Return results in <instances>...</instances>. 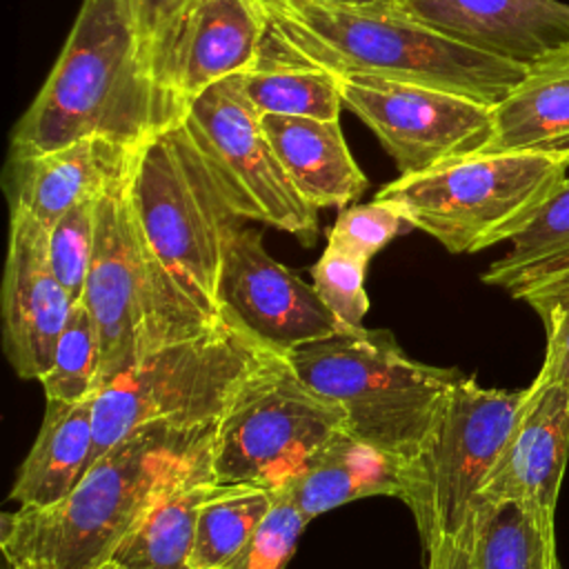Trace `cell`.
<instances>
[{"mask_svg": "<svg viewBox=\"0 0 569 569\" xmlns=\"http://www.w3.org/2000/svg\"><path fill=\"white\" fill-rule=\"evenodd\" d=\"M240 84L260 116L340 120L345 109L340 80L325 69L256 64L240 73Z\"/></svg>", "mask_w": 569, "mask_h": 569, "instance_id": "obj_27", "label": "cell"}, {"mask_svg": "<svg viewBox=\"0 0 569 569\" xmlns=\"http://www.w3.org/2000/svg\"><path fill=\"white\" fill-rule=\"evenodd\" d=\"M216 485L209 445L153 498L111 560L127 569H189L198 513Z\"/></svg>", "mask_w": 569, "mask_h": 569, "instance_id": "obj_22", "label": "cell"}, {"mask_svg": "<svg viewBox=\"0 0 569 569\" xmlns=\"http://www.w3.org/2000/svg\"><path fill=\"white\" fill-rule=\"evenodd\" d=\"M540 153L569 164V47L531 64L493 107V133L482 153Z\"/></svg>", "mask_w": 569, "mask_h": 569, "instance_id": "obj_21", "label": "cell"}, {"mask_svg": "<svg viewBox=\"0 0 569 569\" xmlns=\"http://www.w3.org/2000/svg\"><path fill=\"white\" fill-rule=\"evenodd\" d=\"M293 371L345 413L347 433L407 460L458 369L409 358L385 329L336 333L287 353Z\"/></svg>", "mask_w": 569, "mask_h": 569, "instance_id": "obj_6", "label": "cell"}, {"mask_svg": "<svg viewBox=\"0 0 569 569\" xmlns=\"http://www.w3.org/2000/svg\"><path fill=\"white\" fill-rule=\"evenodd\" d=\"M73 305L76 300L51 269L47 227L31 213L13 209L0 316L2 347L20 378L40 380L47 373Z\"/></svg>", "mask_w": 569, "mask_h": 569, "instance_id": "obj_14", "label": "cell"}, {"mask_svg": "<svg viewBox=\"0 0 569 569\" xmlns=\"http://www.w3.org/2000/svg\"><path fill=\"white\" fill-rule=\"evenodd\" d=\"M7 569H31V567H22V565H7Z\"/></svg>", "mask_w": 569, "mask_h": 569, "instance_id": "obj_37", "label": "cell"}, {"mask_svg": "<svg viewBox=\"0 0 569 569\" xmlns=\"http://www.w3.org/2000/svg\"><path fill=\"white\" fill-rule=\"evenodd\" d=\"M229 318L144 353L93 396V460L138 427H213L244 382L271 358Z\"/></svg>", "mask_w": 569, "mask_h": 569, "instance_id": "obj_5", "label": "cell"}, {"mask_svg": "<svg viewBox=\"0 0 569 569\" xmlns=\"http://www.w3.org/2000/svg\"><path fill=\"white\" fill-rule=\"evenodd\" d=\"M216 300L220 316L282 356L300 345L349 331L313 284L278 262L267 251L262 233L244 224L224 242Z\"/></svg>", "mask_w": 569, "mask_h": 569, "instance_id": "obj_13", "label": "cell"}, {"mask_svg": "<svg viewBox=\"0 0 569 569\" xmlns=\"http://www.w3.org/2000/svg\"><path fill=\"white\" fill-rule=\"evenodd\" d=\"M93 465V398L47 400L40 431L18 467L9 500L44 509L60 502Z\"/></svg>", "mask_w": 569, "mask_h": 569, "instance_id": "obj_23", "label": "cell"}, {"mask_svg": "<svg viewBox=\"0 0 569 569\" xmlns=\"http://www.w3.org/2000/svg\"><path fill=\"white\" fill-rule=\"evenodd\" d=\"M262 127L293 187L318 211L345 209L369 187L340 120L269 113L262 116Z\"/></svg>", "mask_w": 569, "mask_h": 569, "instance_id": "obj_20", "label": "cell"}, {"mask_svg": "<svg viewBox=\"0 0 569 569\" xmlns=\"http://www.w3.org/2000/svg\"><path fill=\"white\" fill-rule=\"evenodd\" d=\"M367 264L369 262L327 244L311 267L313 289L349 331L362 329V318L369 311V296L365 291Z\"/></svg>", "mask_w": 569, "mask_h": 569, "instance_id": "obj_32", "label": "cell"}, {"mask_svg": "<svg viewBox=\"0 0 569 569\" xmlns=\"http://www.w3.org/2000/svg\"><path fill=\"white\" fill-rule=\"evenodd\" d=\"M216 427V425H213ZM213 427L151 422L107 449L60 502L0 516L4 565L98 569L153 498L211 445Z\"/></svg>", "mask_w": 569, "mask_h": 569, "instance_id": "obj_2", "label": "cell"}, {"mask_svg": "<svg viewBox=\"0 0 569 569\" xmlns=\"http://www.w3.org/2000/svg\"><path fill=\"white\" fill-rule=\"evenodd\" d=\"M509 251L480 276L485 284L516 298L522 289L569 269V178L509 240Z\"/></svg>", "mask_w": 569, "mask_h": 569, "instance_id": "obj_25", "label": "cell"}, {"mask_svg": "<svg viewBox=\"0 0 569 569\" xmlns=\"http://www.w3.org/2000/svg\"><path fill=\"white\" fill-rule=\"evenodd\" d=\"M98 569H127V567H122V565H118V562H113V560H107L102 567H98Z\"/></svg>", "mask_w": 569, "mask_h": 569, "instance_id": "obj_36", "label": "cell"}, {"mask_svg": "<svg viewBox=\"0 0 569 569\" xmlns=\"http://www.w3.org/2000/svg\"><path fill=\"white\" fill-rule=\"evenodd\" d=\"M569 460V387L536 376L478 498L513 500L556 518Z\"/></svg>", "mask_w": 569, "mask_h": 569, "instance_id": "obj_15", "label": "cell"}, {"mask_svg": "<svg viewBox=\"0 0 569 569\" xmlns=\"http://www.w3.org/2000/svg\"><path fill=\"white\" fill-rule=\"evenodd\" d=\"M182 124L238 218L262 222L313 244L318 209L293 187L264 133L262 116L242 91L240 76L193 98L182 113Z\"/></svg>", "mask_w": 569, "mask_h": 569, "instance_id": "obj_11", "label": "cell"}, {"mask_svg": "<svg viewBox=\"0 0 569 569\" xmlns=\"http://www.w3.org/2000/svg\"><path fill=\"white\" fill-rule=\"evenodd\" d=\"M425 553V569H562L553 516L513 500L476 498L460 527Z\"/></svg>", "mask_w": 569, "mask_h": 569, "instance_id": "obj_19", "label": "cell"}, {"mask_svg": "<svg viewBox=\"0 0 569 569\" xmlns=\"http://www.w3.org/2000/svg\"><path fill=\"white\" fill-rule=\"evenodd\" d=\"M127 196L156 267L200 309L220 318L216 291L222 251L242 218L182 120L138 147Z\"/></svg>", "mask_w": 569, "mask_h": 569, "instance_id": "obj_4", "label": "cell"}, {"mask_svg": "<svg viewBox=\"0 0 569 569\" xmlns=\"http://www.w3.org/2000/svg\"><path fill=\"white\" fill-rule=\"evenodd\" d=\"M525 389L482 387L460 376L445 393L418 449L405 460L400 500L425 551L456 531L509 436Z\"/></svg>", "mask_w": 569, "mask_h": 569, "instance_id": "obj_9", "label": "cell"}, {"mask_svg": "<svg viewBox=\"0 0 569 569\" xmlns=\"http://www.w3.org/2000/svg\"><path fill=\"white\" fill-rule=\"evenodd\" d=\"M262 20L258 64L378 76L453 91L489 107L527 76L525 64L458 42L405 11L251 0Z\"/></svg>", "mask_w": 569, "mask_h": 569, "instance_id": "obj_1", "label": "cell"}, {"mask_svg": "<svg viewBox=\"0 0 569 569\" xmlns=\"http://www.w3.org/2000/svg\"><path fill=\"white\" fill-rule=\"evenodd\" d=\"M80 300L100 333V387L144 353L202 333L222 318L200 309L156 267L133 216L127 180L98 198L96 244Z\"/></svg>", "mask_w": 569, "mask_h": 569, "instance_id": "obj_7", "label": "cell"}, {"mask_svg": "<svg viewBox=\"0 0 569 569\" xmlns=\"http://www.w3.org/2000/svg\"><path fill=\"white\" fill-rule=\"evenodd\" d=\"M138 147L89 136L40 156L9 158L4 182L9 211H27L49 229L78 202L96 200L124 182Z\"/></svg>", "mask_w": 569, "mask_h": 569, "instance_id": "obj_17", "label": "cell"}, {"mask_svg": "<svg viewBox=\"0 0 569 569\" xmlns=\"http://www.w3.org/2000/svg\"><path fill=\"white\" fill-rule=\"evenodd\" d=\"M345 109L358 116L396 162L400 176L482 153L493 133V107L418 82L338 76Z\"/></svg>", "mask_w": 569, "mask_h": 569, "instance_id": "obj_12", "label": "cell"}, {"mask_svg": "<svg viewBox=\"0 0 569 569\" xmlns=\"http://www.w3.org/2000/svg\"><path fill=\"white\" fill-rule=\"evenodd\" d=\"M567 162L540 153H473L382 184L378 200L449 253L511 240L567 178Z\"/></svg>", "mask_w": 569, "mask_h": 569, "instance_id": "obj_8", "label": "cell"}, {"mask_svg": "<svg viewBox=\"0 0 569 569\" xmlns=\"http://www.w3.org/2000/svg\"><path fill=\"white\" fill-rule=\"evenodd\" d=\"M311 520L284 489H273V505L224 569H287L298 538Z\"/></svg>", "mask_w": 569, "mask_h": 569, "instance_id": "obj_31", "label": "cell"}, {"mask_svg": "<svg viewBox=\"0 0 569 569\" xmlns=\"http://www.w3.org/2000/svg\"><path fill=\"white\" fill-rule=\"evenodd\" d=\"M342 433V409L316 393L287 356L276 353L244 382L216 422L211 467L218 482L278 489Z\"/></svg>", "mask_w": 569, "mask_h": 569, "instance_id": "obj_10", "label": "cell"}, {"mask_svg": "<svg viewBox=\"0 0 569 569\" xmlns=\"http://www.w3.org/2000/svg\"><path fill=\"white\" fill-rule=\"evenodd\" d=\"M418 22L480 51L531 67L569 47L560 0H402Z\"/></svg>", "mask_w": 569, "mask_h": 569, "instance_id": "obj_16", "label": "cell"}, {"mask_svg": "<svg viewBox=\"0 0 569 569\" xmlns=\"http://www.w3.org/2000/svg\"><path fill=\"white\" fill-rule=\"evenodd\" d=\"M262 20L251 0H196L180 27L169 98L182 120L187 104L209 87L247 73L260 60Z\"/></svg>", "mask_w": 569, "mask_h": 569, "instance_id": "obj_18", "label": "cell"}, {"mask_svg": "<svg viewBox=\"0 0 569 569\" xmlns=\"http://www.w3.org/2000/svg\"><path fill=\"white\" fill-rule=\"evenodd\" d=\"M402 469V458L342 433L278 489H284L302 513L313 520L358 498H400Z\"/></svg>", "mask_w": 569, "mask_h": 569, "instance_id": "obj_24", "label": "cell"}, {"mask_svg": "<svg viewBox=\"0 0 569 569\" xmlns=\"http://www.w3.org/2000/svg\"><path fill=\"white\" fill-rule=\"evenodd\" d=\"M405 229H411L405 216L393 204L373 198L367 204L345 207L327 233V244L369 262Z\"/></svg>", "mask_w": 569, "mask_h": 569, "instance_id": "obj_34", "label": "cell"}, {"mask_svg": "<svg viewBox=\"0 0 569 569\" xmlns=\"http://www.w3.org/2000/svg\"><path fill=\"white\" fill-rule=\"evenodd\" d=\"M96 200H84L71 207L47 229L49 262L56 278L78 302L84 291L96 244Z\"/></svg>", "mask_w": 569, "mask_h": 569, "instance_id": "obj_30", "label": "cell"}, {"mask_svg": "<svg viewBox=\"0 0 569 569\" xmlns=\"http://www.w3.org/2000/svg\"><path fill=\"white\" fill-rule=\"evenodd\" d=\"M102 345L96 320L87 305L78 300L69 322L56 345L47 373L38 380L47 400L80 402L91 400L100 389Z\"/></svg>", "mask_w": 569, "mask_h": 569, "instance_id": "obj_28", "label": "cell"}, {"mask_svg": "<svg viewBox=\"0 0 569 569\" xmlns=\"http://www.w3.org/2000/svg\"><path fill=\"white\" fill-rule=\"evenodd\" d=\"M516 298L538 313L547 331V351L538 376L569 387V269L522 289Z\"/></svg>", "mask_w": 569, "mask_h": 569, "instance_id": "obj_33", "label": "cell"}, {"mask_svg": "<svg viewBox=\"0 0 569 569\" xmlns=\"http://www.w3.org/2000/svg\"><path fill=\"white\" fill-rule=\"evenodd\" d=\"M273 505V489L253 482H218L204 498L189 551V569H224Z\"/></svg>", "mask_w": 569, "mask_h": 569, "instance_id": "obj_26", "label": "cell"}, {"mask_svg": "<svg viewBox=\"0 0 569 569\" xmlns=\"http://www.w3.org/2000/svg\"><path fill=\"white\" fill-rule=\"evenodd\" d=\"M331 7H353V9H373V11H405L402 0H309Z\"/></svg>", "mask_w": 569, "mask_h": 569, "instance_id": "obj_35", "label": "cell"}, {"mask_svg": "<svg viewBox=\"0 0 569 569\" xmlns=\"http://www.w3.org/2000/svg\"><path fill=\"white\" fill-rule=\"evenodd\" d=\"M169 124L140 60L129 0H82L51 73L13 127L9 158L89 136L142 144Z\"/></svg>", "mask_w": 569, "mask_h": 569, "instance_id": "obj_3", "label": "cell"}, {"mask_svg": "<svg viewBox=\"0 0 569 569\" xmlns=\"http://www.w3.org/2000/svg\"><path fill=\"white\" fill-rule=\"evenodd\" d=\"M193 2L196 0H129L144 73L171 124L180 122L169 98L171 60L180 27Z\"/></svg>", "mask_w": 569, "mask_h": 569, "instance_id": "obj_29", "label": "cell"}]
</instances>
